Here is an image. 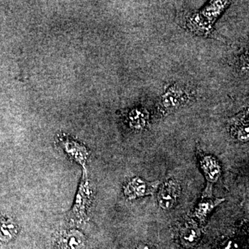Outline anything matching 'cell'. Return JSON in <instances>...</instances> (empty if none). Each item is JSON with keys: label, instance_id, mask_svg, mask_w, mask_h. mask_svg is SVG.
<instances>
[{"label": "cell", "instance_id": "11", "mask_svg": "<svg viewBox=\"0 0 249 249\" xmlns=\"http://www.w3.org/2000/svg\"><path fill=\"white\" fill-rule=\"evenodd\" d=\"M201 237V229L193 220L184 223L179 230V239L185 247L196 245Z\"/></svg>", "mask_w": 249, "mask_h": 249}, {"label": "cell", "instance_id": "3", "mask_svg": "<svg viewBox=\"0 0 249 249\" xmlns=\"http://www.w3.org/2000/svg\"><path fill=\"white\" fill-rule=\"evenodd\" d=\"M159 184V181L146 182L142 178H134L124 187V194L129 200L142 196H152L158 188Z\"/></svg>", "mask_w": 249, "mask_h": 249}, {"label": "cell", "instance_id": "16", "mask_svg": "<svg viewBox=\"0 0 249 249\" xmlns=\"http://www.w3.org/2000/svg\"><path fill=\"white\" fill-rule=\"evenodd\" d=\"M136 249H152L150 247H149L147 245H139L138 247H137Z\"/></svg>", "mask_w": 249, "mask_h": 249}, {"label": "cell", "instance_id": "14", "mask_svg": "<svg viewBox=\"0 0 249 249\" xmlns=\"http://www.w3.org/2000/svg\"><path fill=\"white\" fill-rule=\"evenodd\" d=\"M18 232V227L12 222L4 223L0 227V241L8 242L14 239Z\"/></svg>", "mask_w": 249, "mask_h": 249}, {"label": "cell", "instance_id": "7", "mask_svg": "<svg viewBox=\"0 0 249 249\" xmlns=\"http://www.w3.org/2000/svg\"><path fill=\"white\" fill-rule=\"evenodd\" d=\"M187 94L184 90L178 87H171L165 91L160 99V109L163 112L175 110L186 103Z\"/></svg>", "mask_w": 249, "mask_h": 249}, {"label": "cell", "instance_id": "8", "mask_svg": "<svg viewBox=\"0 0 249 249\" xmlns=\"http://www.w3.org/2000/svg\"><path fill=\"white\" fill-rule=\"evenodd\" d=\"M230 132L233 138L240 142H248L249 132V111L236 116L231 119L230 122Z\"/></svg>", "mask_w": 249, "mask_h": 249}, {"label": "cell", "instance_id": "2", "mask_svg": "<svg viewBox=\"0 0 249 249\" xmlns=\"http://www.w3.org/2000/svg\"><path fill=\"white\" fill-rule=\"evenodd\" d=\"M213 185L207 183L201 196V200L196 206L194 215L199 220L200 224L206 222L210 213L219 204H222L225 199L223 198H214L213 196Z\"/></svg>", "mask_w": 249, "mask_h": 249}, {"label": "cell", "instance_id": "10", "mask_svg": "<svg viewBox=\"0 0 249 249\" xmlns=\"http://www.w3.org/2000/svg\"><path fill=\"white\" fill-rule=\"evenodd\" d=\"M199 163L208 183L213 186L214 183L219 179L222 173L219 162L213 156L201 155L199 157Z\"/></svg>", "mask_w": 249, "mask_h": 249}, {"label": "cell", "instance_id": "6", "mask_svg": "<svg viewBox=\"0 0 249 249\" xmlns=\"http://www.w3.org/2000/svg\"><path fill=\"white\" fill-rule=\"evenodd\" d=\"M55 244L59 249H84L86 239L79 231H64L55 237Z\"/></svg>", "mask_w": 249, "mask_h": 249}, {"label": "cell", "instance_id": "9", "mask_svg": "<svg viewBox=\"0 0 249 249\" xmlns=\"http://www.w3.org/2000/svg\"><path fill=\"white\" fill-rule=\"evenodd\" d=\"M60 142L65 151L85 168V163L89 156L86 147L67 137H60Z\"/></svg>", "mask_w": 249, "mask_h": 249}, {"label": "cell", "instance_id": "5", "mask_svg": "<svg viewBox=\"0 0 249 249\" xmlns=\"http://www.w3.org/2000/svg\"><path fill=\"white\" fill-rule=\"evenodd\" d=\"M181 193V188L179 185L173 180L166 181L160 187L159 192V204L162 209L170 210L173 209L176 204Z\"/></svg>", "mask_w": 249, "mask_h": 249}, {"label": "cell", "instance_id": "4", "mask_svg": "<svg viewBox=\"0 0 249 249\" xmlns=\"http://www.w3.org/2000/svg\"><path fill=\"white\" fill-rule=\"evenodd\" d=\"M185 29L198 36H209L213 30V24L208 22L200 12L186 13L183 16Z\"/></svg>", "mask_w": 249, "mask_h": 249}, {"label": "cell", "instance_id": "1", "mask_svg": "<svg viewBox=\"0 0 249 249\" xmlns=\"http://www.w3.org/2000/svg\"><path fill=\"white\" fill-rule=\"evenodd\" d=\"M91 196V187L86 171H85L71 212V218L73 222L80 224L85 222L86 219V209L89 204Z\"/></svg>", "mask_w": 249, "mask_h": 249}, {"label": "cell", "instance_id": "12", "mask_svg": "<svg viewBox=\"0 0 249 249\" xmlns=\"http://www.w3.org/2000/svg\"><path fill=\"white\" fill-rule=\"evenodd\" d=\"M230 4L229 1H211L201 10L200 14L208 22L213 25L217 18Z\"/></svg>", "mask_w": 249, "mask_h": 249}, {"label": "cell", "instance_id": "15", "mask_svg": "<svg viewBox=\"0 0 249 249\" xmlns=\"http://www.w3.org/2000/svg\"><path fill=\"white\" fill-rule=\"evenodd\" d=\"M237 245L231 240H228L223 244L222 249H236Z\"/></svg>", "mask_w": 249, "mask_h": 249}, {"label": "cell", "instance_id": "13", "mask_svg": "<svg viewBox=\"0 0 249 249\" xmlns=\"http://www.w3.org/2000/svg\"><path fill=\"white\" fill-rule=\"evenodd\" d=\"M149 115L145 109L136 108L128 114L129 126L134 129H142L146 126Z\"/></svg>", "mask_w": 249, "mask_h": 249}]
</instances>
